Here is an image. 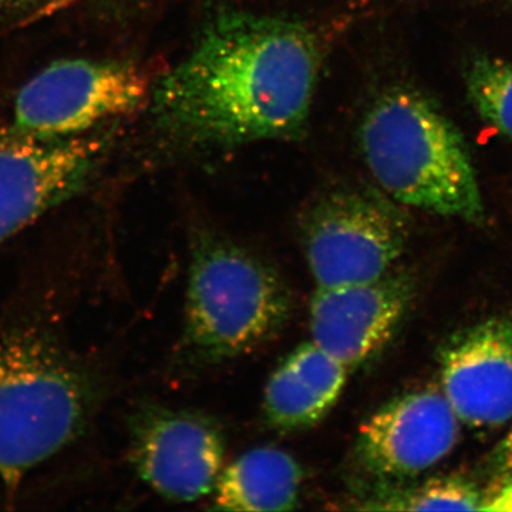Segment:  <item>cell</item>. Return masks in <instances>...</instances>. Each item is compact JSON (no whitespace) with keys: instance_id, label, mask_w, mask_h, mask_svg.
I'll list each match as a JSON object with an SVG mask.
<instances>
[{"instance_id":"15","label":"cell","mask_w":512,"mask_h":512,"mask_svg":"<svg viewBox=\"0 0 512 512\" xmlns=\"http://www.w3.org/2000/svg\"><path fill=\"white\" fill-rule=\"evenodd\" d=\"M67 2L69 0H0V20L35 15Z\"/></svg>"},{"instance_id":"4","label":"cell","mask_w":512,"mask_h":512,"mask_svg":"<svg viewBox=\"0 0 512 512\" xmlns=\"http://www.w3.org/2000/svg\"><path fill=\"white\" fill-rule=\"evenodd\" d=\"M293 296L274 265L238 242L202 229L191 239L181 350L194 365L248 355L291 318Z\"/></svg>"},{"instance_id":"16","label":"cell","mask_w":512,"mask_h":512,"mask_svg":"<svg viewBox=\"0 0 512 512\" xmlns=\"http://www.w3.org/2000/svg\"><path fill=\"white\" fill-rule=\"evenodd\" d=\"M488 501L490 503H485L483 510L512 511V483L498 490V493Z\"/></svg>"},{"instance_id":"12","label":"cell","mask_w":512,"mask_h":512,"mask_svg":"<svg viewBox=\"0 0 512 512\" xmlns=\"http://www.w3.org/2000/svg\"><path fill=\"white\" fill-rule=\"evenodd\" d=\"M301 464L276 447L245 451L222 468L211 508L229 512H272L295 510L301 501Z\"/></svg>"},{"instance_id":"2","label":"cell","mask_w":512,"mask_h":512,"mask_svg":"<svg viewBox=\"0 0 512 512\" xmlns=\"http://www.w3.org/2000/svg\"><path fill=\"white\" fill-rule=\"evenodd\" d=\"M97 402L92 370L53 333L0 329V481L18 490L82 436Z\"/></svg>"},{"instance_id":"3","label":"cell","mask_w":512,"mask_h":512,"mask_svg":"<svg viewBox=\"0 0 512 512\" xmlns=\"http://www.w3.org/2000/svg\"><path fill=\"white\" fill-rule=\"evenodd\" d=\"M357 143L377 188L404 207L483 221L476 170L457 127L427 97L393 87L373 100Z\"/></svg>"},{"instance_id":"14","label":"cell","mask_w":512,"mask_h":512,"mask_svg":"<svg viewBox=\"0 0 512 512\" xmlns=\"http://www.w3.org/2000/svg\"><path fill=\"white\" fill-rule=\"evenodd\" d=\"M467 92L478 116L512 138V64L477 57L467 70Z\"/></svg>"},{"instance_id":"17","label":"cell","mask_w":512,"mask_h":512,"mask_svg":"<svg viewBox=\"0 0 512 512\" xmlns=\"http://www.w3.org/2000/svg\"><path fill=\"white\" fill-rule=\"evenodd\" d=\"M503 458L505 467L512 471V430L511 433L508 434L507 440H505L504 443Z\"/></svg>"},{"instance_id":"1","label":"cell","mask_w":512,"mask_h":512,"mask_svg":"<svg viewBox=\"0 0 512 512\" xmlns=\"http://www.w3.org/2000/svg\"><path fill=\"white\" fill-rule=\"evenodd\" d=\"M319 37L296 20L228 12L205 26L150 100L156 126L190 146L296 137L311 113Z\"/></svg>"},{"instance_id":"11","label":"cell","mask_w":512,"mask_h":512,"mask_svg":"<svg viewBox=\"0 0 512 512\" xmlns=\"http://www.w3.org/2000/svg\"><path fill=\"white\" fill-rule=\"evenodd\" d=\"M349 372L312 340L301 343L265 384L262 412L266 423L282 433L316 426L339 402Z\"/></svg>"},{"instance_id":"7","label":"cell","mask_w":512,"mask_h":512,"mask_svg":"<svg viewBox=\"0 0 512 512\" xmlns=\"http://www.w3.org/2000/svg\"><path fill=\"white\" fill-rule=\"evenodd\" d=\"M224 430L195 410L147 404L128 424V460L138 478L173 503H195L214 491L225 466Z\"/></svg>"},{"instance_id":"5","label":"cell","mask_w":512,"mask_h":512,"mask_svg":"<svg viewBox=\"0 0 512 512\" xmlns=\"http://www.w3.org/2000/svg\"><path fill=\"white\" fill-rule=\"evenodd\" d=\"M409 238L402 205L379 188L323 192L299 218V239L316 288L382 278L396 268Z\"/></svg>"},{"instance_id":"8","label":"cell","mask_w":512,"mask_h":512,"mask_svg":"<svg viewBox=\"0 0 512 512\" xmlns=\"http://www.w3.org/2000/svg\"><path fill=\"white\" fill-rule=\"evenodd\" d=\"M460 419L434 387L397 397L357 431L353 460L363 476L392 481L419 476L456 446Z\"/></svg>"},{"instance_id":"6","label":"cell","mask_w":512,"mask_h":512,"mask_svg":"<svg viewBox=\"0 0 512 512\" xmlns=\"http://www.w3.org/2000/svg\"><path fill=\"white\" fill-rule=\"evenodd\" d=\"M150 80L134 64L59 59L20 87L8 133L39 140L87 136L150 100Z\"/></svg>"},{"instance_id":"13","label":"cell","mask_w":512,"mask_h":512,"mask_svg":"<svg viewBox=\"0 0 512 512\" xmlns=\"http://www.w3.org/2000/svg\"><path fill=\"white\" fill-rule=\"evenodd\" d=\"M473 484L456 477L433 478L407 491H382L360 500L359 510L477 511L483 510Z\"/></svg>"},{"instance_id":"9","label":"cell","mask_w":512,"mask_h":512,"mask_svg":"<svg viewBox=\"0 0 512 512\" xmlns=\"http://www.w3.org/2000/svg\"><path fill=\"white\" fill-rule=\"evenodd\" d=\"M413 295L412 276L397 266L375 281L316 288L309 308L311 340L355 369L390 342Z\"/></svg>"},{"instance_id":"10","label":"cell","mask_w":512,"mask_h":512,"mask_svg":"<svg viewBox=\"0 0 512 512\" xmlns=\"http://www.w3.org/2000/svg\"><path fill=\"white\" fill-rule=\"evenodd\" d=\"M441 383L458 419L473 427L512 419V318L477 323L441 350Z\"/></svg>"}]
</instances>
